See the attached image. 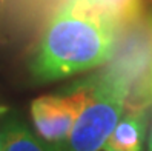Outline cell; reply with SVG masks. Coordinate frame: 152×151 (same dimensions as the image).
I'll use <instances>...</instances> for the list:
<instances>
[{
  "label": "cell",
  "mask_w": 152,
  "mask_h": 151,
  "mask_svg": "<svg viewBox=\"0 0 152 151\" xmlns=\"http://www.w3.org/2000/svg\"><path fill=\"white\" fill-rule=\"evenodd\" d=\"M118 29L86 0H61L31 59L32 77L45 83L109 63Z\"/></svg>",
  "instance_id": "1"
},
{
  "label": "cell",
  "mask_w": 152,
  "mask_h": 151,
  "mask_svg": "<svg viewBox=\"0 0 152 151\" xmlns=\"http://www.w3.org/2000/svg\"><path fill=\"white\" fill-rule=\"evenodd\" d=\"M0 148L2 151H57L17 116L5 120L0 131Z\"/></svg>",
  "instance_id": "5"
},
{
  "label": "cell",
  "mask_w": 152,
  "mask_h": 151,
  "mask_svg": "<svg viewBox=\"0 0 152 151\" xmlns=\"http://www.w3.org/2000/svg\"><path fill=\"white\" fill-rule=\"evenodd\" d=\"M143 68L141 52L128 51L86 82L89 96L71 133L68 151H100L126 111Z\"/></svg>",
  "instance_id": "2"
},
{
  "label": "cell",
  "mask_w": 152,
  "mask_h": 151,
  "mask_svg": "<svg viewBox=\"0 0 152 151\" xmlns=\"http://www.w3.org/2000/svg\"><path fill=\"white\" fill-rule=\"evenodd\" d=\"M8 111H10V108H8L6 105H3V103H0V117H2V116H5V114H6Z\"/></svg>",
  "instance_id": "8"
},
{
  "label": "cell",
  "mask_w": 152,
  "mask_h": 151,
  "mask_svg": "<svg viewBox=\"0 0 152 151\" xmlns=\"http://www.w3.org/2000/svg\"><path fill=\"white\" fill-rule=\"evenodd\" d=\"M0 151H2V148H0Z\"/></svg>",
  "instance_id": "10"
},
{
  "label": "cell",
  "mask_w": 152,
  "mask_h": 151,
  "mask_svg": "<svg viewBox=\"0 0 152 151\" xmlns=\"http://www.w3.org/2000/svg\"><path fill=\"white\" fill-rule=\"evenodd\" d=\"M149 2H151V3H152V0H149Z\"/></svg>",
  "instance_id": "9"
},
{
  "label": "cell",
  "mask_w": 152,
  "mask_h": 151,
  "mask_svg": "<svg viewBox=\"0 0 152 151\" xmlns=\"http://www.w3.org/2000/svg\"><path fill=\"white\" fill-rule=\"evenodd\" d=\"M151 96H152V40H151ZM149 151H152V125H151V136H149Z\"/></svg>",
  "instance_id": "7"
},
{
  "label": "cell",
  "mask_w": 152,
  "mask_h": 151,
  "mask_svg": "<svg viewBox=\"0 0 152 151\" xmlns=\"http://www.w3.org/2000/svg\"><path fill=\"white\" fill-rule=\"evenodd\" d=\"M86 2L95 6L118 28L132 23L141 11V0H86Z\"/></svg>",
  "instance_id": "6"
},
{
  "label": "cell",
  "mask_w": 152,
  "mask_h": 151,
  "mask_svg": "<svg viewBox=\"0 0 152 151\" xmlns=\"http://www.w3.org/2000/svg\"><path fill=\"white\" fill-rule=\"evenodd\" d=\"M86 83L66 94L42 96L31 103V119L37 134L57 151H68L71 133L88 100Z\"/></svg>",
  "instance_id": "3"
},
{
  "label": "cell",
  "mask_w": 152,
  "mask_h": 151,
  "mask_svg": "<svg viewBox=\"0 0 152 151\" xmlns=\"http://www.w3.org/2000/svg\"><path fill=\"white\" fill-rule=\"evenodd\" d=\"M148 100L129 99L126 111L103 151H143L148 130Z\"/></svg>",
  "instance_id": "4"
}]
</instances>
